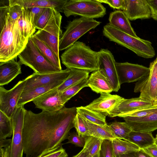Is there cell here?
Wrapping results in <instances>:
<instances>
[{"label": "cell", "instance_id": "cell-34", "mask_svg": "<svg viewBox=\"0 0 157 157\" xmlns=\"http://www.w3.org/2000/svg\"><path fill=\"white\" fill-rule=\"evenodd\" d=\"M103 140L92 136H86L85 144L83 148L87 152L88 157H93L100 152Z\"/></svg>", "mask_w": 157, "mask_h": 157}, {"label": "cell", "instance_id": "cell-31", "mask_svg": "<svg viewBox=\"0 0 157 157\" xmlns=\"http://www.w3.org/2000/svg\"><path fill=\"white\" fill-rule=\"evenodd\" d=\"M77 112L84 119L95 124L105 126L107 124L106 116L101 113L88 109L85 106L77 107Z\"/></svg>", "mask_w": 157, "mask_h": 157}, {"label": "cell", "instance_id": "cell-12", "mask_svg": "<svg viewBox=\"0 0 157 157\" xmlns=\"http://www.w3.org/2000/svg\"><path fill=\"white\" fill-rule=\"evenodd\" d=\"M98 70L101 71L109 81L113 91L117 92L120 88L114 56L107 49H101L98 52Z\"/></svg>", "mask_w": 157, "mask_h": 157}, {"label": "cell", "instance_id": "cell-13", "mask_svg": "<svg viewBox=\"0 0 157 157\" xmlns=\"http://www.w3.org/2000/svg\"><path fill=\"white\" fill-rule=\"evenodd\" d=\"M116 66L121 85L125 83L138 81L150 72L149 67L127 62H116Z\"/></svg>", "mask_w": 157, "mask_h": 157}, {"label": "cell", "instance_id": "cell-50", "mask_svg": "<svg viewBox=\"0 0 157 157\" xmlns=\"http://www.w3.org/2000/svg\"><path fill=\"white\" fill-rule=\"evenodd\" d=\"M88 154L85 149L83 148L78 154L72 157H88Z\"/></svg>", "mask_w": 157, "mask_h": 157}, {"label": "cell", "instance_id": "cell-54", "mask_svg": "<svg viewBox=\"0 0 157 157\" xmlns=\"http://www.w3.org/2000/svg\"><path fill=\"white\" fill-rule=\"evenodd\" d=\"M155 143L157 145V139L155 138Z\"/></svg>", "mask_w": 157, "mask_h": 157}, {"label": "cell", "instance_id": "cell-45", "mask_svg": "<svg viewBox=\"0 0 157 157\" xmlns=\"http://www.w3.org/2000/svg\"><path fill=\"white\" fill-rule=\"evenodd\" d=\"M151 11V17L157 21V0H147Z\"/></svg>", "mask_w": 157, "mask_h": 157}, {"label": "cell", "instance_id": "cell-20", "mask_svg": "<svg viewBox=\"0 0 157 157\" xmlns=\"http://www.w3.org/2000/svg\"><path fill=\"white\" fill-rule=\"evenodd\" d=\"M15 59L0 62V86L8 84L21 73V64Z\"/></svg>", "mask_w": 157, "mask_h": 157}, {"label": "cell", "instance_id": "cell-3", "mask_svg": "<svg viewBox=\"0 0 157 157\" xmlns=\"http://www.w3.org/2000/svg\"><path fill=\"white\" fill-rule=\"evenodd\" d=\"M62 63L70 69L94 72L98 69V52L85 43L77 41L61 56Z\"/></svg>", "mask_w": 157, "mask_h": 157}, {"label": "cell", "instance_id": "cell-43", "mask_svg": "<svg viewBox=\"0 0 157 157\" xmlns=\"http://www.w3.org/2000/svg\"><path fill=\"white\" fill-rule=\"evenodd\" d=\"M101 3L108 5L111 7L123 10L124 5V0H97Z\"/></svg>", "mask_w": 157, "mask_h": 157}, {"label": "cell", "instance_id": "cell-10", "mask_svg": "<svg viewBox=\"0 0 157 157\" xmlns=\"http://www.w3.org/2000/svg\"><path fill=\"white\" fill-rule=\"evenodd\" d=\"M150 72L135 84L134 92H140L139 97L152 103L157 97V60L150 63Z\"/></svg>", "mask_w": 157, "mask_h": 157}, {"label": "cell", "instance_id": "cell-29", "mask_svg": "<svg viewBox=\"0 0 157 157\" xmlns=\"http://www.w3.org/2000/svg\"><path fill=\"white\" fill-rule=\"evenodd\" d=\"M111 141L114 157L136 152L140 149L136 145L127 140L116 138Z\"/></svg>", "mask_w": 157, "mask_h": 157}, {"label": "cell", "instance_id": "cell-52", "mask_svg": "<svg viewBox=\"0 0 157 157\" xmlns=\"http://www.w3.org/2000/svg\"><path fill=\"white\" fill-rule=\"evenodd\" d=\"M93 157H100V152L95 155Z\"/></svg>", "mask_w": 157, "mask_h": 157}, {"label": "cell", "instance_id": "cell-49", "mask_svg": "<svg viewBox=\"0 0 157 157\" xmlns=\"http://www.w3.org/2000/svg\"><path fill=\"white\" fill-rule=\"evenodd\" d=\"M135 153L136 157H151L143 149H140Z\"/></svg>", "mask_w": 157, "mask_h": 157}, {"label": "cell", "instance_id": "cell-28", "mask_svg": "<svg viewBox=\"0 0 157 157\" xmlns=\"http://www.w3.org/2000/svg\"><path fill=\"white\" fill-rule=\"evenodd\" d=\"M85 120L88 126L89 136L111 141L116 138L107 124L105 126L99 125Z\"/></svg>", "mask_w": 157, "mask_h": 157}, {"label": "cell", "instance_id": "cell-30", "mask_svg": "<svg viewBox=\"0 0 157 157\" xmlns=\"http://www.w3.org/2000/svg\"><path fill=\"white\" fill-rule=\"evenodd\" d=\"M68 76L57 88L61 93L79 82L84 78L89 77L90 72L85 70L71 69Z\"/></svg>", "mask_w": 157, "mask_h": 157}, {"label": "cell", "instance_id": "cell-46", "mask_svg": "<svg viewBox=\"0 0 157 157\" xmlns=\"http://www.w3.org/2000/svg\"><path fill=\"white\" fill-rule=\"evenodd\" d=\"M151 157H157V145L154 144L143 149Z\"/></svg>", "mask_w": 157, "mask_h": 157}, {"label": "cell", "instance_id": "cell-57", "mask_svg": "<svg viewBox=\"0 0 157 157\" xmlns=\"http://www.w3.org/2000/svg\"><path fill=\"white\" fill-rule=\"evenodd\" d=\"M155 59L157 60V56L156 58V59Z\"/></svg>", "mask_w": 157, "mask_h": 157}, {"label": "cell", "instance_id": "cell-15", "mask_svg": "<svg viewBox=\"0 0 157 157\" xmlns=\"http://www.w3.org/2000/svg\"><path fill=\"white\" fill-rule=\"evenodd\" d=\"M153 105L152 102L140 97L130 99L124 98L111 110L108 116L111 117H121L134 111Z\"/></svg>", "mask_w": 157, "mask_h": 157}, {"label": "cell", "instance_id": "cell-5", "mask_svg": "<svg viewBox=\"0 0 157 157\" xmlns=\"http://www.w3.org/2000/svg\"><path fill=\"white\" fill-rule=\"evenodd\" d=\"M19 62L33 70L35 73L46 74L60 72L61 70L48 60L41 53L30 38L23 50L18 55Z\"/></svg>", "mask_w": 157, "mask_h": 157}, {"label": "cell", "instance_id": "cell-32", "mask_svg": "<svg viewBox=\"0 0 157 157\" xmlns=\"http://www.w3.org/2000/svg\"><path fill=\"white\" fill-rule=\"evenodd\" d=\"M109 126L116 138L128 141L129 135L132 130L126 122L115 121Z\"/></svg>", "mask_w": 157, "mask_h": 157}, {"label": "cell", "instance_id": "cell-44", "mask_svg": "<svg viewBox=\"0 0 157 157\" xmlns=\"http://www.w3.org/2000/svg\"><path fill=\"white\" fill-rule=\"evenodd\" d=\"M45 8H46L33 7L28 8L33 15L35 25L38 18L44 10Z\"/></svg>", "mask_w": 157, "mask_h": 157}, {"label": "cell", "instance_id": "cell-16", "mask_svg": "<svg viewBox=\"0 0 157 157\" xmlns=\"http://www.w3.org/2000/svg\"><path fill=\"white\" fill-rule=\"evenodd\" d=\"M57 88L50 90L34 99L32 101L36 108L43 111L53 112L64 107L65 104L61 97L62 93L57 90Z\"/></svg>", "mask_w": 157, "mask_h": 157}, {"label": "cell", "instance_id": "cell-19", "mask_svg": "<svg viewBox=\"0 0 157 157\" xmlns=\"http://www.w3.org/2000/svg\"><path fill=\"white\" fill-rule=\"evenodd\" d=\"M122 118L132 130L152 132L157 129V108L150 114L143 117L125 116Z\"/></svg>", "mask_w": 157, "mask_h": 157}, {"label": "cell", "instance_id": "cell-14", "mask_svg": "<svg viewBox=\"0 0 157 157\" xmlns=\"http://www.w3.org/2000/svg\"><path fill=\"white\" fill-rule=\"evenodd\" d=\"M70 71V69L67 68L56 73L41 74L34 72L26 78V81L23 91L56 82H63L68 76Z\"/></svg>", "mask_w": 157, "mask_h": 157}, {"label": "cell", "instance_id": "cell-22", "mask_svg": "<svg viewBox=\"0 0 157 157\" xmlns=\"http://www.w3.org/2000/svg\"><path fill=\"white\" fill-rule=\"evenodd\" d=\"M67 0H9V4H17L24 8L33 7L54 8L63 12V8Z\"/></svg>", "mask_w": 157, "mask_h": 157}, {"label": "cell", "instance_id": "cell-38", "mask_svg": "<svg viewBox=\"0 0 157 157\" xmlns=\"http://www.w3.org/2000/svg\"><path fill=\"white\" fill-rule=\"evenodd\" d=\"M157 108V105H153L147 107L143 108L134 111L126 115L121 117L128 116L135 118H141L151 113Z\"/></svg>", "mask_w": 157, "mask_h": 157}, {"label": "cell", "instance_id": "cell-37", "mask_svg": "<svg viewBox=\"0 0 157 157\" xmlns=\"http://www.w3.org/2000/svg\"><path fill=\"white\" fill-rule=\"evenodd\" d=\"M100 157H114L111 140H103L100 151Z\"/></svg>", "mask_w": 157, "mask_h": 157}, {"label": "cell", "instance_id": "cell-2", "mask_svg": "<svg viewBox=\"0 0 157 157\" xmlns=\"http://www.w3.org/2000/svg\"><path fill=\"white\" fill-rule=\"evenodd\" d=\"M9 5L0 7V62L15 58L25 47L29 39L21 33L17 20H13L8 13Z\"/></svg>", "mask_w": 157, "mask_h": 157}, {"label": "cell", "instance_id": "cell-7", "mask_svg": "<svg viewBox=\"0 0 157 157\" xmlns=\"http://www.w3.org/2000/svg\"><path fill=\"white\" fill-rule=\"evenodd\" d=\"M63 13L67 17L80 16L88 19L103 17L106 9L97 0H67L63 8Z\"/></svg>", "mask_w": 157, "mask_h": 157}, {"label": "cell", "instance_id": "cell-48", "mask_svg": "<svg viewBox=\"0 0 157 157\" xmlns=\"http://www.w3.org/2000/svg\"><path fill=\"white\" fill-rule=\"evenodd\" d=\"M12 140L10 139H0V148L8 147L11 144Z\"/></svg>", "mask_w": 157, "mask_h": 157}, {"label": "cell", "instance_id": "cell-1", "mask_svg": "<svg viewBox=\"0 0 157 157\" xmlns=\"http://www.w3.org/2000/svg\"><path fill=\"white\" fill-rule=\"evenodd\" d=\"M77 113L75 107L38 113L26 110L22 132L26 157H37L62 146L74 128Z\"/></svg>", "mask_w": 157, "mask_h": 157}, {"label": "cell", "instance_id": "cell-42", "mask_svg": "<svg viewBox=\"0 0 157 157\" xmlns=\"http://www.w3.org/2000/svg\"><path fill=\"white\" fill-rule=\"evenodd\" d=\"M67 155H68L65 150L62 146L37 157H62Z\"/></svg>", "mask_w": 157, "mask_h": 157}, {"label": "cell", "instance_id": "cell-39", "mask_svg": "<svg viewBox=\"0 0 157 157\" xmlns=\"http://www.w3.org/2000/svg\"><path fill=\"white\" fill-rule=\"evenodd\" d=\"M52 12V8H46L38 18L36 24V29H42L48 22Z\"/></svg>", "mask_w": 157, "mask_h": 157}, {"label": "cell", "instance_id": "cell-36", "mask_svg": "<svg viewBox=\"0 0 157 157\" xmlns=\"http://www.w3.org/2000/svg\"><path fill=\"white\" fill-rule=\"evenodd\" d=\"M74 128L80 136L85 137L89 136V130L85 120L78 113L75 119Z\"/></svg>", "mask_w": 157, "mask_h": 157}, {"label": "cell", "instance_id": "cell-53", "mask_svg": "<svg viewBox=\"0 0 157 157\" xmlns=\"http://www.w3.org/2000/svg\"><path fill=\"white\" fill-rule=\"evenodd\" d=\"M153 105H157V97H156V98L155 101L153 103Z\"/></svg>", "mask_w": 157, "mask_h": 157}, {"label": "cell", "instance_id": "cell-33", "mask_svg": "<svg viewBox=\"0 0 157 157\" xmlns=\"http://www.w3.org/2000/svg\"><path fill=\"white\" fill-rule=\"evenodd\" d=\"M13 134L11 118L0 111V140L10 137Z\"/></svg>", "mask_w": 157, "mask_h": 157}, {"label": "cell", "instance_id": "cell-23", "mask_svg": "<svg viewBox=\"0 0 157 157\" xmlns=\"http://www.w3.org/2000/svg\"><path fill=\"white\" fill-rule=\"evenodd\" d=\"M109 24L112 27L135 37H138L131 26L129 20L122 10L111 12L109 15Z\"/></svg>", "mask_w": 157, "mask_h": 157}, {"label": "cell", "instance_id": "cell-55", "mask_svg": "<svg viewBox=\"0 0 157 157\" xmlns=\"http://www.w3.org/2000/svg\"><path fill=\"white\" fill-rule=\"evenodd\" d=\"M62 157H68V155H65V156H64Z\"/></svg>", "mask_w": 157, "mask_h": 157}, {"label": "cell", "instance_id": "cell-9", "mask_svg": "<svg viewBox=\"0 0 157 157\" xmlns=\"http://www.w3.org/2000/svg\"><path fill=\"white\" fill-rule=\"evenodd\" d=\"M26 109L24 106L18 107L11 118L13 128L10 157H23L22 132Z\"/></svg>", "mask_w": 157, "mask_h": 157}, {"label": "cell", "instance_id": "cell-35", "mask_svg": "<svg viewBox=\"0 0 157 157\" xmlns=\"http://www.w3.org/2000/svg\"><path fill=\"white\" fill-rule=\"evenodd\" d=\"M88 77L84 78L61 93V97L65 104L83 88L88 87L87 82Z\"/></svg>", "mask_w": 157, "mask_h": 157}, {"label": "cell", "instance_id": "cell-26", "mask_svg": "<svg viewBox=\"0 0 157 157\" xmlns=\"http://www.w3.org/2000/svg\"><path fill=\"white\" fill-rule=\"evenodd\" d=\"M151 132L132 130L129 135L128 141L143 149L155 143V138Z\"/></svg>", "mask_w": 157, "mask_h": 157}, {"label": "cell", "instance_id": "cell-40", "mask_svg": "<svg viewBox=\"0 0 157 157\" xmlns=\"http://www.w3.org/2000/svg\"><path fill=\"white\" fill-rule=\"evenodd\" d=\"M67 144L70 143L77 147H83L85 144L86 136H79L77 132L70 133L67 137Z\"/></svg>", "mask_w": 157, "mask_h": 157}, {"label": "cell", "instance_id": "cell-17", "mask_svg": "<svg viewBox=\"0 0 157 157\" xmlns=\"http://www.w3.org/2000/svg\"><path fill=\"white\" fill-rule=\"evenodd\" d=\"M122 11L131 21L151 17V10L147 0H124Z\"/></svg>", "mask_w": 157, "mask_h": 157}, {"label": "cell", "instance_id": "cell-56", "mask_svg": "<svg viewBox=\"0 0 157 157\" xmlns=\"http://www.w3.org/2000/svg\"><path fill=\"white\" fill-rule=\"evenodd\" d=\"M156 139H157V134L156 135V137L155 138Z\"/></svg>", "mask_w": 157, "mask_h": 157}, {"label": "cell", "instance_id": "cell-27", "mask_svg": "<svg viewBox=\"0 0 157 157\" xmlns=\"http://www.w3.org/2000/svg\"><path fill=\"white\" fill-rule=\"evenodd\" d=\"M30 38L42 54L53 65L62 70L59 57L57 56L53 50L33 35Z\"/></svg>", "mask_w": 157, "mask_h": 157}, {"label": "cell", "instance_id": "cell-25", "mask_svg": "<svg viewBox=\"0 0 157 157\" xmlns=\"http://www.w3.org/2000/svg\"><path fill=\"white\" fill-rule=\"evenodd\" d=\"M17 22L20 30L25 38L29 39L35 33L36 28L33 16L28 8L23 7Z\"/></svg>", "mask_w": 157, "mask_h": 157}, {"label": "cell", "instance_id": "cell-51", "mask_svg": "<svg viewBox=\"0 0 157 157\" xmlns=\"http://www.w3.org/2000/svg\"><path fill=\"white\" fill-rule=\"evenodd\" d=\"M135 152L122 154L116 157H136Z\"/></svg>", "mask_w": 157, "mask_h": 157}, {"label": "cell", "instance_id": "cell-21", "mask_svg": "<svg viewBox=\"0 0 157 157\" xmlns=\"http://www.w3.org/2000/svg\"><path fill=\"white\" fill-rule=\"evenodd\" d=\"M87 84L93 91L98 94L110 93L113 91L109 81L98 69L93 72L88 77Z\"/></svg>", "mask_w": 157, "mask_h": 157}, {"label": "cell", "instance_id": "cell-24", "mask_svg": "<svg viewBox=\"0 0 157 157\" xmlns=\"http://www.w3.org/2000/svg\"><path fill=\"white\" fill-rule=\"evenodd\" d=\"M63 82L35 87L23 91L19 100L17 107L24 105L33 101L36 98L52 89L58 87Z\"/></svg>", "mask_w": 157, "mask_h": 157}, {"label": "cell", "instance_id": "cell-8", "mask_svg": "<svg viewBox=\"0 0 157 157\" xmlns=\"http://www.w3.org/2000/svg\"><path fill=\"white\" fill-rule=\"evenodd\" d=\"M62 16L60 12L52 8L49 19L45 27L33 35L48 45L59 57V43L62 34L61 29Z\"/></svg>", "mask_w": 157, "mask_h": 157}, {"label": "cell", "instance_id": "cell-41", "mask_svg": "<svg viewBox=\"0 0 157 157\" xmlns=\"http://www.w3.org/2000/svg\"><path fill=\"white\" fill-rule=\"evenodd\" d=\"M23 7L17 4H9L8 13L10 18L13 20H17L21 15Z\"/></svg>", "mask_w": 157, "mask_h": 157}, {"label": "cell", "instance_id": "cell-47", "mask_svg": "<svg viewBox=\"0 0 157 157\" xmlns=\"http://www.w3.org/2000/svg\"><path fill=\"white\" fill-rule=\"evenodd\" d=\"M11 145L0 148V157H10Z\"/></svg>", "mask_w": 157, "mask_h": 157}, {"label": "cell", "instance_id": "cell-4", "mask_svg": "<svg viewBox=\"0 0 157 157\" xmlns=\"http://www.w3.org/2000/svg\"><path fill=\"white\" fill-rule=\"evenodd\" d=\"M103 33L110 41L128 48L139 56L148 59L155 55V49L150 41L132 36L109 23L104 26Z\"/></svg>", "mask_w": 157, "mask_h": 157}, {"label": "cell", "instance_id": "cell-11", "mask_svg": "<svg viewBox=\"0 0 157 157\" xmlns=\"http://www.w3.org/2000/svg\"><path fill=\"white\" fill-rule=\"evenodd\" d=\"M26 78L19 81L10 90L0 86V111L10 118L17 107V104L26 83Z\"/></svg>", "mask_w": 157, "mask_h": 157}, {"label": "cell", "instance_id": "cell-18", "mask_svg": "<svg viewBox=\"0 0 157 157\" xmlns=\"http://www.w3.org/2000/svg\"><path fill=\"white\" fill-rule=\"evenodd\" d=\"M100 96L94 100L88 105L85 106L86 108L108 116L109 112L124 98L117 95L110 93L100 94Z\"/></svg>", "mask_w": 157, "mask_h": 157}, {"label": "cell", "instance_id": "cell-6", "mask_svg": "<svg viewBox=\"0 0 157 157\" xmlns=\"http://www.w3.org/2000/svg\"><path fill=\"white\" fill-rule=\"evenodd\" d=\"M101 22L94 19L83 17L70 21L62 33L59 43V51L66 50L83 35L99 25Z\"/></svg>", "mask_w": 157, "mask_h": 157}]
</instances>
